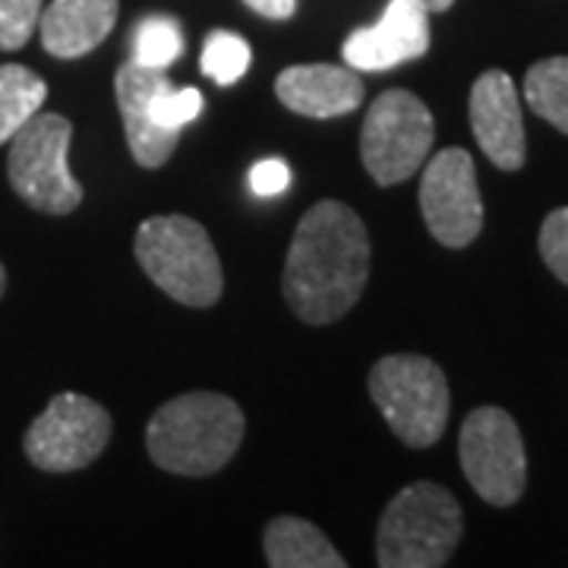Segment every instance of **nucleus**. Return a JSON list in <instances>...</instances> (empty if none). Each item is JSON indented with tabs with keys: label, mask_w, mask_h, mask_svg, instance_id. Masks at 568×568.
<instances>
[{
	"label": "nucleus",
	"mask_w": 568,
	"mask_h": 568,
	"mask_svg": "<svg viewBox=\"0 0 568 568\" xmlns=\"http://www.w3.org/2000/svg\"><path fill=\"white\" fill-rule=\"evenodd\" d=\"M369 278V234L345 203L323 200L306 212L284 263L287 306L310 325L342 320Z\"/></svg>",
	"instance_id": "f257e3e1"
},
{
	"label": "nucleus",
	"mask_w": 568,
	"mask_h": 568,
	"mask_svg": "<svg viewBox=\"0 0 568 568\" xmlns=\"http://www.w3.org/2000/svg\"><path fill=\"white\" fill-rule=\"evenodd\" d=\"M244 410L219 392H186L162 405L145 426L149 458L168 474L209 477L244 443Z\"/></svg>",
	"instance_id": "f03ea898"
},
{
	"label": "nucleus",
	"mask_w": 568,
	"mask_h": 568,
	"mask_svg": "<svg viewBox=\"0 0 568 568\" xmlns=\"http://www.w3.org/2000/svg\"><path fill=\"white\" fill-rule=\"evenodd\" d=\"M465 518L458 499L433 480L405 487L386 506L376 530L383 568H443L462 544Z\"/></svg>",
	"instance_id": "7ed1b4c3"
},
{
	"label": "nucleus",
	"mask_w": 568,
	"mask_h": 568,
	"mask_svg": "<svg viewBox=\"0 0 568 568\" xmlns=\"http://www.w3.org/2000/svg\"><path fill=\"white\" fill-rule=\"evenodd\" d=\"M142 272L183 306L219 304L224 291L222 260L205 227L186 215H152L136 231Z\"/></svg>",
	"instance_id": "20e7f679"
},
{
	"label": "nucleus",
	"mask_w": 568,
	"mask_h": 568,
	"mask_svg": "<svg viewBox=\"0 0 568 568\" xmlns=\"http://www.w3.org/2000/svg\"><path fill=\"white\" fill-rule=\"evenodd\" d=\"M369 398L392 433L410 448L439 443L448 424V383L439 364L420 354H392L369 369Z\"/></svg>",
	"instance_id": "39448f33"
},
{
	"label": "nucleus",
	"mask_w": 568,
	"mask_h": 568,
	"mask_svg": "<svg viewBox=\"0 0 568 568\" xmlns=\"http://www.w3.org/2000/svg\"><path fill=\"white\" fill-rule=\"evenodd\" d=\"M70 140L73 123L41 111L10 140L7 174L22 203L48 215H67L82 203V186L67 164Z\"/></svg>",
	"instance_id": "423d86ee"
},
{
	"label": "nucleus",
	"mask_w": 568,
	"mask_h": 568,
	"mask_svg": "<svg viewBox=\"0 0 568 568\" xmlns=\"http://www.w3.org/2000/svg\"><path fill=\"white\" fill-rule=\"evenodd\" d=\"M436 123L414 92L388 89L369 104L361 130V159L379 186L414 178L433 152Z\"/></svg>",
	"instance_id": "0eeeda50"
},
{
	"label": "nucleus",
	"mask_w": 568,
	"mask_h": 568,
	"mask_svg": "<svg viewBox=\"0 0 568 568\" xmlns=\"http://www.w3.org/2000/svg\"><path fill=\"white\" fill-rule=\"evenodd\" d=\"M458 458L467 484L489 506H515L528 484V455L518 424L503 407H477L462 424Z\"/></svg>",
	"instance_id": "6e6552de"
},
{
	"label": "nucleus",
	"mask_w": 568,
	"mask_h": 568,
	"mask_svg": "<svg viewBox=\"0 0 568 568\" xmlns=\"http://www.w3.org/2000/svg\"><path fill=\"white\" fill-rule=\"evenodd\" d=\"M111 439V417L99 402L63 392L26 429L29 462L48 474H70L89 467Z\"/></svg>",
	"instance_id": "1a4fd4ad"
},
{
	"label": "nucleus",
	"mask_w": 568,
	"mask_h": 568,
	"mask_svg": "<svg viewBox=\"0 0 568 568\" xmlns=\"http://www.w3.org/2000/svg\"><path fill=\"white\" fill-rule=\"evenodd\" d=\"M420 212L429 234L448 250L474 244L484 227V200L477 168L465 149L436 152L420 178Z\"/></svg>",
	"instance_id": "9d476101"
},
{
	"label": "nucleus",
	"mask_w": 568,
	"mask_h": 568,
	"mask_svg": "<svg viewBox=\"0 0 568 568\" xmlns=\"http://www.w3.org/2000/svg\"><path fill=\"white\" fill-rule=\"evenodd\" d=\"M429 51V10L420 0H388L383 17L351 32L342 48L345 63L357 73H379Z\"/></svg>",
	"instance_id": "9b49d317"
},
{
	"label": "nucleus",
	"mask_w": 568,
	"mask_h": 568,
	"mask_svg": "<svg viewBox=\"0 0 568 568\" xmlns=\"http://www.w3.org/2000/svg\"><path fill=\"white\" fill-rule=\"evenodd\" d=\"M470 130L499 171H518L528 155L518 89L506 70L480 73L470 89Z\"/></svg>",
	"instance_id": "f8f14e48"
},
{
	"label": "nucleus",
	"mask_w": 568,
	"mask_h": 568,
	"mask_svg": "<svg viewBox=\"0 0 568 568\" xmlns=\"http://www.w3.org/2000/svg\"><path fill=\"white\" fill-rule=\"evenodd\" d=\"M164 70H152V67H140V63L126 61L114 77V92H118V108H121L123 133H126V145L133 152V159L142 168H162L174 149L181 133L178 130H162L152 121L149 104L155 99V92L168 85Z\"/></svg>",
	"instance_id": "ddd939ff"
},
{
	"label": "nucleus",
	"mask_w": 568,
	"mask_h": 568,
	"mask_svg": "<svg viewBox=\"0 0 568 568\" xmlns=\"http://www.w3.org/2000/svg\"><path fill=\"white\" fill-rule=\"evenodd\" d=\"M278 102L304 118L328 121L357 111L364 102V80L351 67L335 63H297L278 73L275 80Z\"/></svg>",
	"instance_id": "4468645a"
},
{
	"label": "nucleus",
	"mask_w": 568,
	"mask_h": 568,
	"mask_svg": "<svg viewBox=\"0 0 568 568\" xmlns=\"http://www.w3.org/2000/svg\"><path fill=\"white\" fill-rule=\"evenodd\" d=\"M118 10V0H51L39 17L44 51L63 61L95 51L111 36Z\"/></svg>",
	"instance_id": "2eb2a0df"
},
{
	"label": "nucleus",
	"mask_w": 568,
	"mask_h": 568,
	"mask_svg": "<svg viewBox=\"0 0 568 568\" xmlns=\"http://www.w3.org/2000/svg\"><path fill=\"white\" fill-rule=\"evenodd\" d=\"M265 559L272 568H345V556L328 544L323 530L304 518L282 515L268 521L263 537Z\"/></svg>",
	"instance_id": "dca6fc26"
},
{
	"label": "nucleus",
	"mask_w": 568,
	"mask_h": 568,
	"mask_svg": "<svg viewBox=\"0 0 568 568\" xmlns=\"http://www.w3.org/2000/svg\"><path fill=\"white\" fill-rule=\"evenodd\" d=\"M48 99V85L22 63L0 67V145L10 142L32 121Z\"/></svg>",
	"instance_id": "f3484780"
},
{
	"label": "nucleus",
	"mask_w": 568,
	"mask_h": 568,
	"mask_svg": "<svg viewBox=\"0 0 568 568\" xmlns=\"http://www.w3.org/2000/svg\"><path fill=\"white\" fill-rule=\"evenodd\" d=\"M525 102L537 118L568 133V58L537 61L525 77Z\"/></svg>",
	"instance_id": "a211bd4d"
},
{
	"label": "nucleus",
	"mask_w": 568,
	"mask_h": 568,
	"mask_svg": "<svg viewBox=\"0 0 568 568\" xmlns=\"http://www.w3.org/2000/svg\"><path fill=\"white\" fill-rule=\"evenodd\" d=\"M133 58L130 61L152 70H168L183 54V29L171 17H145L130 36Z\"/></svg>",
	"instance_id": "6ab92c4d"
},
{
	"label": "nucleus",
	"mask_w": 568,
	"mask_h": 568,
	"mask_svg": "<svg viewBox=\"0 0 568 568\" xmlns=\"http://www.w3.org/2000/svg\"><path fill=\"white\" fill-rule=\"evenodd\" d=\"M250 61H253V51L237 32H227V29L209 32L203 44L205 77H212L219 85H234L250 70Z\"/></svg>",
	"instance_id": "aec40b11"
},
{
	"label": "nucleus",
	"mask_w": 568,
	"mask_h": 568,
	"mask_svg": "<svg viewBox=\"0 0 568 568\" xmlns=\"http://www.w3.org/2000/svg\"><path fill=\"white\" fill-rule=\"evenodd\" d=\"M203 111V95L200 89H174V82H168L164 89L155 92V99L149 104L152 121L162 130H178L181 133L186 123H193Z\"/></svg>",
	"instance_id": "412c9836"
},
{
	"label": "nucleus",
	"mask_w": 568,
	"mask_h": 568,
	"mask_svg": "<svg viewBox=\"0 0 568 568\" xmlns=\"http://www.w3.org/2000/svg\"><path fill=\"white\" fill-rule=\"evenodd\" d=\"M41 0H0V51H20L39 29Z\"/></svg>",
	"instance_id": "4be33fe9"
},
{
	"label": "nucleus",
	"mask_w": 568,
	"mask_h": 568,
	"mask_svg": "<svg viewBox=\"0 0 568 568\" xmlns=\"http://www.w3.org/2000/svg\"><path fill=\"white\" fill-rule=\"evenodd\" d=\"M540 256L549 265V272L568 284V205L549 212L540 227Z\"/></svg>",
	"instance_id": "5701e85b"
},
{
	"label": "nucleus",
	"mask_w": 568,
	"mask_h": 568,
	"mask_svg": "<svg viewBox=\"0 0 568 568\" xmlns=\"http://www.w3.org/2000/svg\"><path fill=\"white\" fill-rule=\"evenodd\" d=\"M291 186V168L284 159H263L250 168V190L263 200L282 196L284 190Z\"/></svg>",
	"instance_id": "b1692460"
},
{
	"label": "nucleus",
	"mask_w": 568,
	"mask_h": 568,
	"mask_svg": "<svg viewBox=\"0 0 568 568\" xmlns=\"http://www.w3.org/2000/svg\"><path fill=\"white\" fill-rule=\"evenodd\" d=\"M250 10H256L260 17L265 20H291L294 17V10H297V0H244Z\"/></svg>",
	"instance_id": "393cba45"
},
{
	"label": "nucleus",
	"mask_w": 568,
	"mask_h": 568,
	"mask_svg": "<svg viewBox=\"0 0 568 568\" xmlns=\"http://www.w3.org/2000/svg\"><path fill=\"white\" fill-rule=\"evenodd\" d=\"M420 3H424L429 13H446V10L452 7V3H455V0H420Z\"/></svg>",
	"instance_id": "a878e982"
},
{
	"label": "nucleus",
	"mask_w": 568,
	"mask_h": 568,
	"mask_svg": "<svg viewBox=\"0 0 568 568\" xmlns=\"http://www.w3.org/2000/svg\"><path fill=\"white\" fill-rule=\"evenodd\" d=\"M3 287H7V272H3V265H0V297H3Z\"/></svg>",
	"instance_id": "bb28decb"
}]
</instances>
